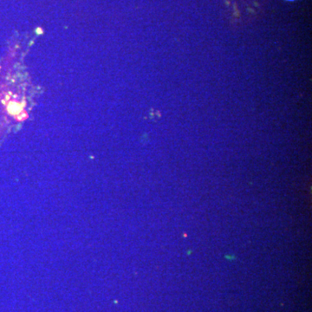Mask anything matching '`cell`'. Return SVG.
<instances>
[{
    "instance_id": "obj_1",
    "label": "cell",
    "mask_w": 312,
    "mask_h": 312,
    "mask_svg": "<svg viewBox=\"0 0 312 312\" xmlns=\"http://www.w3.org/2000/svg\"><path fill=\"white\" fill-rule=\"evenodd\" d=\"M286 1H288V2H294V1H297V0H286Z\"/></svg>"
}]
</instances>
